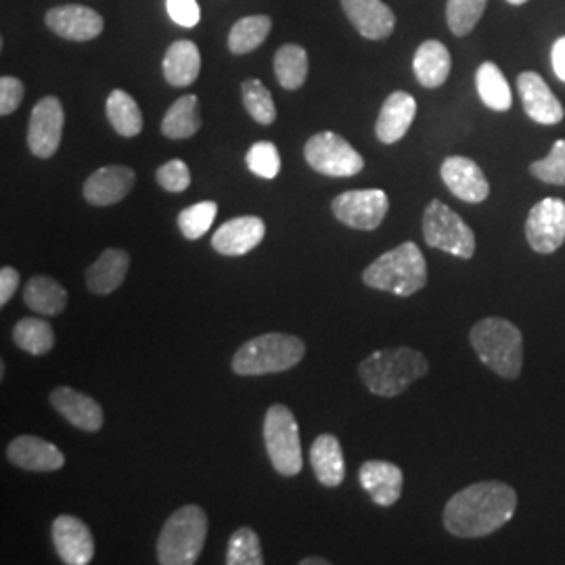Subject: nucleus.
Returning <instances> with one entry per match:
<instances>
[{
  "label": "nucleus",
  "mask_w": 565,
  "mask_h": 565,
  "mask_svg": "<svg viewBox=\"0 0 565 565\" xmlns=\"http://www.w3.org/2000/svg\"><path fill=\"white\" fill-rule=\"evenodd\" d=\"M515 509L518 494L505 482L467 486L446 503V530L459 539H482L509 524Z\"/></svg>",
  "instance_id": "nucleus-1"
},
{
  "label": "nucleus",
  "mask_w": 565,
  "mask_h": 565,
  "mask_svg": "<svg viewBox=\"0 0 565 565\" xmlns=\"http://www.w3.org/2000/svg\"><path fill=\"white\" fill-rule=\"evenodd\" d=\"M427 371L429 363L424 354L406 345L377 350L359 366V375L369 392L384 398L401 396L417 380L425 377Z\"/></svg>",
  "instance_id": "nucleus-2"
},
{
  "label": "nucleus",
  "mask_w": 565,
  "mask_h": 565,
  "mask_svg": "<svg viewBox=\"0 0 565 565\" xmlns=\"http://www.w3.org/2000/svg\"><path fill=\"white\" fill-rule=\"evenodd\" d=\"M478 359L505 380H518L524 366L522 331L501 317H488L473 324L469 333Z\"/></svg>",
  "instance_id": "nucleus-3"
},
{
  "label": "nucleus",
  "mask_w": 565,
  "mask_h": 565,
  "mask_svg": "<svg viewBox=\"0 0 565 565\" xmlns=\"http://www.w3.org/2000/svg\"><path fill=\"white\" fill-rule=\"evenodd\" d=\"M363 281L371 289L408 298L427 285L424 254L415 243H403L371 264L363 273Z\"/></svg>",
  "instance_id": "nucleus-4"
},
{
  "label": "nucleus",
  "mask_w": 565,
  "mask_h": 565,
  "mask_svg": "<svg viewBox=\"0 0 565 565\" xmlns=\"http://www.w3.org/2000/svg\"><path fill=\"white\" fill-rule=\"evenodd\" d=\"M306 354V345L300 338L287 333H266L258 335L242 348L233 356V371L243 377L270 375L294 369Z\"/></svg>",
  "instance_id": "nucleus-5"
},
{
  "label": "nucleus",
  "mask_w": 565,
  "mask_h": 565,
  "mask_svg": "<svg viewBox=\"0 0 565 565\" xmlns=\"http://www.w3.org/2000/svg\"><path fill=\"white\" fill-rule=\"evenodd\" d=\"M207 539V515L202 507L177 509L163 524L158 539V562L162 565H191L198 562Z\"/></svg>",
  "instance_id": "nucleus-6"
},
{
  "label": "nucleus",
  "mask_w": 565,
  "mask_h": 565,
  "mask_svg": "<svg viewBox=\"0 0 565 565\" xmlns=\"http://www.w3.org/2000/svg\"><path fill=\"white\" fill-rule=\"evenodd\" d=\"M264 445L273 467L285 478H294L302 471V443L300 429L294 413L282 406L273 404L264 417Z\"/></svg>",
  "instance_id": "nucleus-7"
},
{
  "label": "nucleus",
  "mask_w": 565,
  "mask_h": 565,
  "mask_svg": "<svg viewBox=\"0 0 565 565\" xmlns=\"http://www.w3.org/2000/svg\"><path fill=\"white\" fill-rule=\"evenodd\" d=\"M424 237L429 247L455 258L469 260L476 252V235L471 226L440 200H434L425 207Z\"/></svg>",
  "instance_id": "nucleus-8"
},
{
  "label": "nucleus",
  "mask_w": 565,
  "mask_h": 565,
  "mask_svg": "<svg viewBox=\"0 0 565 565\" xmlns=\"http://www.w3.org/2000/svg\"><path fill=\"white\" fill-rule=\"evenodd\" d=\"M303 158L315 172L333 179L356 177L364 168L363 156L343 137L329 130L306 141Z\"/></svg>",
  "instance_id": "nucleus-9"
},
{
  "label": "nucleus",
  "mask_w": 565,
  "mask_h": 565,
  "mask_svg": "<svg viewBox=\"0 0 565 565\" xmlns=\"http://www.w3.org/2000/svg\"><path fill=\"white\" fill-rule=\"evenodd\" d=\"M333 216L356 231H375L384 223L390 200L382 189L345 191L331 203Z\"/></svg>",
  "instance_id": "nucleus-10"
},
{
  "label": "nucleus",
  "mask_w": 565,
  "mask_h": 565,
  "mask_svg": "<svg viewBox=\"0 0 565 565\" xmlns=\"http://www.w3.org/2000/svg\"><path fill=\"white\" fill-rule=\"evenodd\" d=\"M525 239L536 254H553L565 243V202L546 198L536 203L525 221Z\"/></svg>",
  "instance_id": "nucleus-11"
},
{
  "label": "nucleus",
  "mask_w": 565,
  "mask_h": 565,
  "mask_svg": "<svg viewBox=\"0 0 565 565\" xmlns=\"http://www.w3.org/2000/svg\"><path fill=\"white\" fill-rule=\"evenodd\" d=\"M63 121V105L57 97H44L34 105L28 126V147L36 158L49 160L60 151Z\"/></svg>",
  "instance_id": "nucleus-12"
},
{
  "label": "nucleus",
  "mask_w": 565,
  "mask_h": 565,
  "mask_svg": "<svg viewBox=\"0 0 565 565\" xmlns=\"http://www.w3.org/2000/svg\"><path fill=\"white\" fill-rule=\"evenodd\" d=\"M44 21L49 30L65 41H95L103 32V18L90 7L84 4H61L53 7Z\"/></svg>",
  "instance_id": "nucleus-13"
},
{
  "label": "nucleus",
  "mask_w": 565,
  "mask_h": 565,
  "mask_svg": "<svg viewBox=\"0 0 565 565\" xmlns=\"http://www.w3.org/2000/svg\"><path fill=\"white\" fill-rule=\"evenodd\" d=\"M440 177L450 193L465 203H482L490 195V184L478 163L463 156L446 158Z\"/></svg>",
  "instance_id": "nucleus-14"
},
{
  "label": "nucleus",
  "mask_w": 565,
  "mask_h": 565,
  "mask_svg": "<svg viewBox=\"0 0 565 565\" xmlns=\"http://www.w3.org/2000/svg\"><path fill=\"white\" fill-rule=\"evenodd\" d=\"M53 545L63 564L86 565L95 557L93 534L88 525L74 515H60L53 522Z\"/></svg>",
  "instance_id": "nucleus-15"
},
{
  "label": "nucleus",
  "mask_w": 565,
  "mask_h": 565,
  "mask_svg": "<svg viewBox=\"0 0 565 565\" xmlns=\"http://www.w3.org/2000/svg\"><path fill=\"white\" fill-rule=\"evenodd\" d=\"M343 13L356 32L369 41H385L394 34L396 15L382 0H340Z\"/></svg>",
  "instance_id": "nucleus-16"
},
{
  "label": "nucleus",
  "mask_w": 565,
  "mask_h": 565,
  "mask_svg": "<svg viewBox=\"0 0 565 565\" xmlns=\"http://www.w3.org/2000/svg\"><path fill=\"white\" fill-rule=\"evenodd\" d=\"M137 174L126 166H103L84 182V200L97 207L121 202L135 186Z\"/></svg>",
  "instance_id": "nucleus-17"
},
{
  "label": "nucleus",
  "mask_w": 565,
  "mask_h": 565,
  "mask_svg": "<svg viewBox=\"0 0 565 565\" xmlns=\"http://www.w3.org/2000/svg\"><path fill=\"white\" fill-rule=\"evenodd\" d=\"M518 90L522 97L524 111L536 124L553 126L564 120V105L553 95L546 82L536 72H524L518 78Z\"/></svg>",
  "instance_id": "nucleus-18"
},
{
  "label": "nucleus",
  "mask_w": 565,
  "mask_h": 565,
  "mask_svg": "<svg viewBox=\"0 0 565 565\" xmlns=\"http://www.w3.org/2000/svg\"><path fill=\"white\" fill-rule=\"evenodd\" d=\"M266 226L258 216H239L224 223L212 237V247L223 256H245L264 239Z\"/></svg>",
  "instance_id": "nucleus-19"
},
{
  "label": "nucleus",
  "mask_w": 565,
  "mask_h": 565,
  "mask_svg": "<svg viewBox=\"0 0 565 565\" xmlns=\"http://www.w3.org/2000/svg\"><path fill=\"white\" fill-rule=\"evenodd\" d=\"M359 482L375 505H396L403 494V469L387 461H366L359 471Z\"/></svg>",
  "instance_id": "nucleus-20"
},
{
  "label": "nucleus",
  "mask_w": 565,
  "mask_h": 565,
  "mask_svg": "<svg viewBox=\"0 0 565 565\" xmlns=\"http://www.w3.org/2000/svg\"><path fill=\"white\" fill-rule=\"evenodd\" d=\"M51 404L63 419L84 431H99L103 427L102 404L72 387H57L51 392Z\"/></svg>",
  "instance_id": "nucleus-21"
},
{
  "label": "nucleus",
  "mask_w": 565,
  "mask_h": 565,
  "mask_svg": "<svg viewBox=\"0 0 565 565\" xmlns=\"http://www.w3.org/2000/svg\"><path fill=\"white\" fill-rule=\"evenodd\" d=\"M9 461L25 471H57L65 465V457L57 446L36 438L18 436L7 448Z\"/></svg>",
  "instance_id": "nucleus-22"
},
{
  "label": "nucleus",
  "mask_w": 565,
  "mask_h": 565,
  "mask_svg": "<svg viewBox=\"0 0 565 565\" xmlns=\"http://www.w3.org/2000/svg\"><path fill=\"white\" fill-rule=\"evenodd\" d=\"M415 114H417V102L408 93H404V90L392 93L385 99L377 124H375L377 139L384 145H394V142L401 141L415 120Z\"/></svg>",
  "instance_id": "nucleus-23"
},
{
  "label": "nucleus",
  "mask_w": 565,
  "mask_h": 565,
  "mask_svg": "<svg viewBox=\"0 0 565 565\" xmlns=\"http://www.w3.org/2000/svg\"><path fill=\"white\" fill-rule=\"evenodd\" d=\"M163 78L170 86L184 88L198 81L202 70V55L198 44L191 41H177L163 55Z\"/></svg>",
  "instance_id": "nucleus-24"
},
{
  "label": "nucleus",
  "mask_w": 565,
  "mask_h": 565,
  "mask_svg": "<svg viewBox=\"0 0 565 565\" xmlns=\"http://www.w3.org/2000/svg\"><path fill=\"white\" fill-rule=\"evenodd\" d=\"M130 266V256L121 249H105L99 260L86 270V287L97 296H109L120 287Z\"/></svg>",
  "instance_id": "nucleus-25"
},
{
  "label": "nucleus",
  "mask_w": 565,
  "mask_h": 565,
  "mask_svg": "<svg viewBox=\"0 0 565 565\" xmlns=\"http://www.w3.org/2000/svg\"><path fill=\"white\" fill-rule=\"evenodd\" d=\"M310 463L315 476L327 488H335L345 478V461L340 440L333 434H321L310 448Z\"/></svg>",
  "instance_id": "nucleus-26"
},
{
  "label": "nucleus",
  "mask_w": 565,
  "mask_h": 565,
  "mask_svg": "<svg viewBox=\"0 0 565 565\" xmlns=\"http://www.w3.org/2000/svg\"><path fill=\"white\" fill-rule=\"evenodd\" d=\"M450 65V53L440 41H425L413 57L415 78L425 88L443 86L448 81Z\"/></svg>",
  "instance_id": "nucleus-27"
},
{
  "label": "nucleus",
  "mask_w": 565,
  "mask_h": 565,
  "mask_svg": "<svg viewBox=\"0 0 565 565\" xmlns=\"http://www.w3.org/2000/svg\"><path fill=\"white\" fill-rule=\"evenodd\" d=\"M23 303L41 317H60L67 306V291L51 277H32L23 289Z\"/></svg>",
  "instance_id": "nucleus-28"
},
{
  "label": "nucleus",
  "mask_w": 565,
  "mask_h": 565,
  "mask_svg": "<svg viewBox=\"0 0 565 565\" xmlns=\"http://www.w3.org/2000/svg\"><path fill=\"white\" fill-rule=\"evenodd\" d=\"M202 128L200 99L195 95H184L170 105L162 120V135L168 139L181 141L191 139Z\"/></svg>",
  "instance_id": "nucleus-29"
},
{
  "label": "nucleus",
  "mask_w": 565,
  "mask_h": 565,
  "mask_svg": "<svg viewBox=\"0 0 565 565\" xmlns=\"http://www.w3.org/2000/svg\"><path fill=\"white\" fill-rule=\"evenodd\" d=\"M105 111H107V120L120 137L132 139V137L141 135V109H139L137 102L132 99V95H128L126 90H121V88L111 90V95L107 97V103H105Z\"/></svg>",
  "instance_id": "nucleus-30"
},
{
  "label": "nucleus",
  "mask_w": 565,
  "mask_h": 565,
  "mask_svg": "<svg viewBox=\"0 0 565 565\" xmlns=\"http://www.w3.org/2000/svg\"><path fill=\"white\" fill-rule=\"evenodd\" d=\"M476 86L478 95L484 102L486 107L494 111L511 109V88L501 67L492 61H486L476 72Z\"/></svg>",
  "instance_id": "nucleus-31"
},
{
  "label": "nucleus",
  "mask_w": 565,
  "mask_h": 565,
  "mask_svg": "<svg viewBox=\"0 0 565 565\" xmlns=\"http://www.w3.org/2000/svg\"><path fill=\"white\" fill-rule=\"evenodd\" d=\"M273 30V20L268 15H249L242 18L228 34V49L235 55H247L263 44Z\"/></svg>",
  "instance_id": "nucleus-32"
},
{
  "label": "nucleus",
  "mask_w": 565,
  "mask_h": 565,
  "mask_svg": "<svg viewBox=\"0 0 565 565\" xmlns=\"http://www.w3.org/2000/svg\"><path fill=\"white\" fill-rule=\"evenodd\" d=\"M275 76L285 90L302 88L308 76V55L300 44H282L277 51Z\"/></svg>",
  "instance_id": "nucleus-33"
},
{
  "label": "nucleus",
  "mask_w": 565,
  "mask_h": 565,
  "mask_svg": "<svg viewBox=\"0 0 565 565\" xmlns=\"http://www.w3.org/2000/svg\"><path fill=\"white\" fill-rule=\"evenodd\" d=\"M13 342L18 343L23 352L42 356L53 350L55 345V331L53 327L42 319H21L13 329Z\"/></svg>",
  "instance_id": "nucleus-34"
},
{
  "label": "nucleus",
  "mask_w": 565,
  "mask_h": 565,
  "mask_svg": "<svg viewBox=\"0 0 565 565\" xmlns=\"http://www.w3.org/2000/svg\"><path fill=\"white\" fill-rule=\"evenodd\" d=\"M242 99L247 114L258 124L268 126V124L277 120V107H275V102H273V95L264 86L263 82L256 81V78L243 82Z\"/></svg>",
  "instance_id": "nucleus-35"
},
{
  "label": "nucleus",
  "mask_w": 565,
  "mask_h": 565,
  "mask_svg": "<svg viewBox=\"0 0 565 565\" xmlns=\"http://www.w3.org/2000/svg\"><path fill=\"white\" fill-rule=\"evenodd\" d=\"M488 0H448L446 23L455 36H467L484 15Z\"/></svg>",
  "instance_id": "nucleus-36"
},
{
  "label": "nucleus",
  "mask_w": 565,
  "mask_h": 565,
  "mask_svg": "<svg viewBox=\"0 0 565 565\" xmlns=\"http://www.w3.org/2000/svg\"><path fill=\"white\" fill-rule=\"evenodd\" d=\"M216 214H218L216 202H200L184 207L177 218L182 237L189 242L202 239L203 235L210 231L212 223L216 221Z\"/></svg>",
  "instance_id": "nucleus-37"
},
{
  "label": "nucleus",
  "mask_w": 565,
  "mask_h": 565,
  "mask_svg": "<svg viewBox=\"0 0 565 565\" xmlns=\"http://www.w3.org/2000/svg\"><path fill=\"white\" fill-rule=\"evenodd\" d=\"M226 564L228 565H263V545L258 534L252 527H239L226 548Z\"/></svg>",
  "instance_id": "nucleus-38"
},
{
  "label": "nucleus",
  "mask_w": 565,
  "mask_h": 565,
  "mask_svg": "<svg viewBox=\"0 0 565 565\" xmlns=\"http://www.w3.org/2000/svg\"><path fill=\"white\" fill-rule=\"evenodd\" d=\"M245 163L249 168V172H254L256 177L273 181L279 177L281 172V156L277 145L270 141L254 142L245 156Z\"/></svg>",
  "instance_id": "nucleus-39"
},
{
  "label": "nucleus",
  "mask_w": 565,
  "mask_h": 565,
  "mask_svg": "<svg viewBox=\"0 0 565 565\" xmlns=\"http://www.w3.org/2000/svg\"><path fill=\"white\" fill-rule=\"evenodd\" d=\"M530 174L546 184L565 186V139L553 145V149L545 160L532 163Z\"/></svg>",
  "instance_id": "nucleus-40"
},
{
  "label": "nucleus",
  "mask_w": 565,
  "mask_h": 565,
  "mask_svg": "<svg viewBox=\"0 0 565 565\" xmlns=\"http://www.w3.org/2000/svg\"><path fill=\"white\" fill-rule=\"evenodd\" d=\"M156 179L166 191L182 193L191 184V172H189V166L182 160H170L158 168Z\"/></svg>",
  "instance_id": "nucleus-41"
},
{
  "label": "nucleus",
  "mask_w": 565,
  "mask_h": 565,
  "mask_svg": "<svg viewBox=\"0 0 565 565\" xmlns=\"http://www.w3.org/2000/svg\"><path fill=\"white\" fill-rule=\"evenodd\" d=\"M166 11L181 28H195L202 18L198 0H166Z\"/></svg>",
  "instance_id": "nucleus-42"
},
{
  "label": "nucleus",
  "mask_w": 565,
  "mask_h": 565,
  "mask_svg": "<svg viewBox=\"0 0 565 565\" xmlns=\"http://www.w3.org/2000/svg\"><path fill=\"white\" fill-rule=\"evenodd\" d=\"M23 84L13 76L0 78V116H11L23 102Z\"/></svg>",
  "instance_id": "nucleus-43"
},
{
  "label": "nucleus",
  "mask_w": 565,
  "mask_h": 565,
  "mask_svg": "<svg viewBox=\"0 0 565 565\" xmlns=\"http://www.w3.org/2000/svg\"><path fill=\"white\" fill-rule=\"evenodd\" d=\"M20 287V273L11 266H4L0 270V306H7L9 300L15 296Z\"/></svg>",
  "instance_id": "nucleus-44"
},
{
  "label": "nucleus",
  "mask_w": 565,
  "mask_h": 565,
  "mask_svg": "<svg viewBox=\"0 0 565 565\" xmlns=\"http://www.w3.org/2000/svg\"><path fill=\"white\" fill-rule=\"evenodd\" d=\"M551 63H553V72L559 81L565 82V36L553 44L551 49Z\"/></svg>",
  "instance_id": "nucleus-45"
},
{
  "label": "nucleus",
  "mask_w": 565,
  "mask_h": 565,
  "mask_svg": "<svg viewBox=\"0 0 565 565\" xmlns=\"http://www.w3.org/2000/svg\"><path fill=\"white\" fill-rule=\"evenodd\" d=\"M302 565H329V559H324V557H306L300 562Z\"/></svg>",
  "instance_id": "nucleus-46"
},
{
  "label": "nucleus",
  "mask_w": 565,
  "mask_h": 565,
  "mask_svg": "<svg viewBox=\"0 0 565 565\" xmlns=\"http://www.w3.org/2000/svg\"><path fill=\"white\" fill-rule=\"evenodd\" d=\"M507 2H511V4H524L525 0H507Z\"/></svg>",
  "instance_id": "nucleus-47"
}]
</instances>
